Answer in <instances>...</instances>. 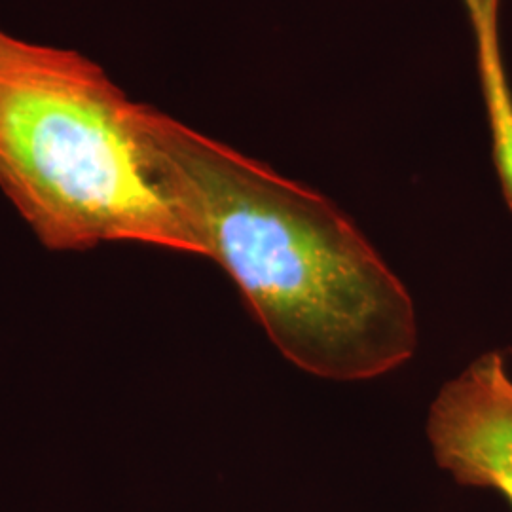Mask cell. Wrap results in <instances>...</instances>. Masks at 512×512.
Masks as SVG:
<instances>
[{"mask_svg":"<svg viewBox=\"0 0 512 512\" xmlns=\"http://www.w3.org/2000/svg\"><path fill=\"white\" fill-rule=\"evenodd\" d=\"M131 120L196 255L236 281L293 365L361 382L414 355L410 294L334 203L150 105Z\"/></svg>","mask_w":512,"mask_h":512,"instance_id":"1","label":"cell"},{"mask_svg":"<svg viewBox=\"0 0 512 512\" xmlns=\"http://www.w3.org/2000/svg\"><path fill=\"white\" fill-rule=\"evenodd\" d=\"M95 61L0 29V188L55 251L131 241L196 255Z\"/></svg>","mask_w":512,"mask_h":512,"instance_id":"2","label":"cell"},{"mask_svg":"<svg viewBox=\"0 0 512 512\" xmlns=\"http://www.w3.org/2000/svg\"><path fill=\"white\" fill-rule=\"evenodd\" d=\"M427 437L444 471L488 488L512 507V380L501 353H486L440 389Z\"/></svg>","mask_w":512,"mask_h":512,"instance_id":"3","label":"cell"},{"mask_svg":"<svg viewBox=\"0 0 512 512\" xmlns=\"http://www.w3.org/2000/svg\"><path fill=\"white\" fill-rule=\"evenodd\" d=\"M469 14L475 23L476 38H478V52H480V67L484 71H492L501 67L499 63V54H497V42L492 40L488 27H486V18H484V0H465Z\"/></svg>","mask_w":512,"mask_h":512,"instance_id":"4","label":"cell"},{"mask_svg":"<svg viewBox=\"0 0 512 512\" xmlns=\"http://www.w3.org/2000/svg\"><path fill=\"white\" fill-rule=\"evenodd\" d=\"M497 2L499 0H484V18H486V27H488V33L494 42H497V25H495V19H497Z\"/></svg>","mask_w":512,"mask_h":512,"instance_id":"5","label":"cell"}]
</instances>
